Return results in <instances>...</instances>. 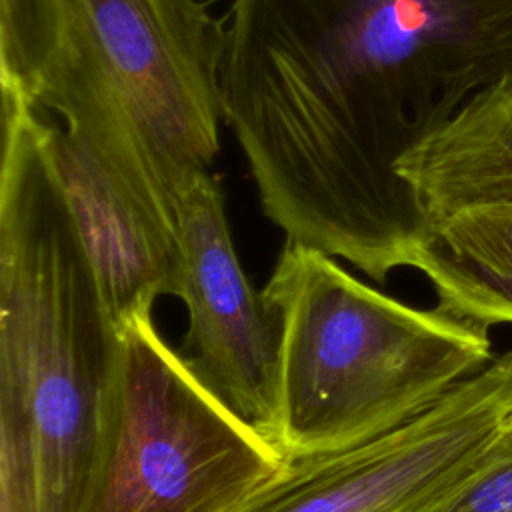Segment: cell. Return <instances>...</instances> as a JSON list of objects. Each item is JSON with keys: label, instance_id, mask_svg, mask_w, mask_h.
Returning <instances> with one entry per match:
<instances>
[{"label": "cell", "instance_id": "cell-9", "mask_svg": "<svg viewBox=\"0 0 512 512\" xmlns=\"http://www.w3.org/2000/svg\"><path fill=\"white\" fill-rule=\"evenodd\" d=\"M398 174L426 226L466 210L512 206V76L474 96L412 148Z\"/></svg>", "mask_w": 512, "mask_h": 512}, {"label": "cell", "instance_id": "cell-8", "mask_svg": "<svg viewBox=\"0 0 512 512\" xmlns=\"http://www.w3.org/2000/svg\"><path fill=\"white\" fill-rule=\"evenodd\" d=\"M182 248L186 344L200 376L270 440L276 422L280 320L236 256L224 192L210 172L174 198ZM274 442V440H272Z\"/></svg>", "mask_w": 512, "mask_h": 512}, {"label": "cell", "instance_id": "cell-6", "mask_svg": "<svg viewBox=\"0 0 512 512\" xmlns=\"http://www.w3.org/2000/svg\"><path fill=\"white\" fill-rule=\"evenodd\" d=\"M36 106L50 112L52 162L118 326L152 316L158 296L180 298L184 264L174 206L108 98L62 66Z\"/></svg>", "mask_w": 512, "mask_h": 512}, {"label": "cell", "instance_id": "cell-7", "mask_svg": "<svg viewBox=\"0 0 512 512\" xmlns=\"http://www.w3.org/2000/svg\"><path fill=\"white\" fill-rule=\"evenodd\" d=\"M510 422L512 352H506L372 442L288 460L230 512H420Z\"/></svg>", "mask_w": 512, "mask_h": 512}, {"label": "cell", "instance_id": "cell-4", "mask_svg": "<svg viewBox=\"0 0 512 512\" xmlns=\"http://www.w3.org/2000/svg\"><path fill=\"white\" fill-rule=\"evenodd\" d=\"M116 436L88 512H230L288 458L154 328H124Z\"/></svg>", "mask_w": 512, "mask_h": 512}, {"label": "cell", "instance_id": "cell-11", "mask_svg": "<svg viewBox=\"0 0 512 512\" xmlns=\"http://www.w3.org/2000/svg\"><path fill=\"white\" fill-rule=\"evenodd\" d=\"M66 0H0L2 94L34 102L58 60Z\"/></svg>", "mask_w": 512, "mask_h": 512}, {"label": "cell", "instance_id": "cell-10", "mask_svg": "<svg viewBox=\"0 0 512 512\" xmlns=\"http://www.w3.org/2000/svg\"><path fill=\"white\" fill-rule=\"evenodd\" d=\"M412 268L430 280L442 312L482 328L512 322V206L428 224Z\"/></svg>", "mask_w": 512, "mask_h": 512}, {"label": "cell", "instance_id": "cell-1", "mask_svg": "<svg viewBox=\"0 0 512 512\" xmlns=\"http://www.w3.org/2000/svg\"><path fill=\"white\" fill-rule=\"evenodd\" d=\"M512 76V0H234L224 122L286 240L372 280L426 222L398 162Z\"/></svg>", "mask_w": 512, "mask_h": 512}, {"label": "cell", "instance_id": "cell-12", "mask_svg": "<svg viewBox=\"0 0 512 512\" xmlns=\"http://www.w3.org/2000/svg\"><path fill=\"white\" fill-rule=\"evenodd\" d=\"M420 512H512V422L460 480Z\"/></svg>", "mask_w": 512, "mask_h": 512}, {"label": "cell", "instance_id": "cell-3", "mask_svg": "<svg viewBox=\"0 0 512 512\" xmlns=\"http://www.w3.org/2000/svg\"><path fill=\"white\" fill-rule=\"evenodd\" d=\"M262 294L280 320L272 440L288 460L372 442L492 360L486 328L408 306L290 240Z\"/></svg>", "mask_w": 512, "mask_h": 512}, {"label": "cell", "instance_id": "cell-5", "mask_svg": "<svg viewBox=\"0 0 512 512\" xmlns=\"http://www.w3.org/2000/svg\"><path fill=\"white\" fill-rule=\"evenodd\" d=\"M226 30L202 0H66L56 64L104 92L172 206L220 150Z\"/></svg>", "mask_w": 512, "mask_h": 512}, {"label": "cell", "instance_id": "cell-2", "mask_svg": "<svg viewBox=\"0 0 512 512\" xmlns=\"http://www.w3.org/2000/svg\"><path fill=\"white\" fill-rule=\"evenodd\" d=\"M48 124L2 94L0 512H88L122 402L124 334L68 208Z\"/></svg>", "mask_w": 512, "mask_h": 512}]
</instances>
